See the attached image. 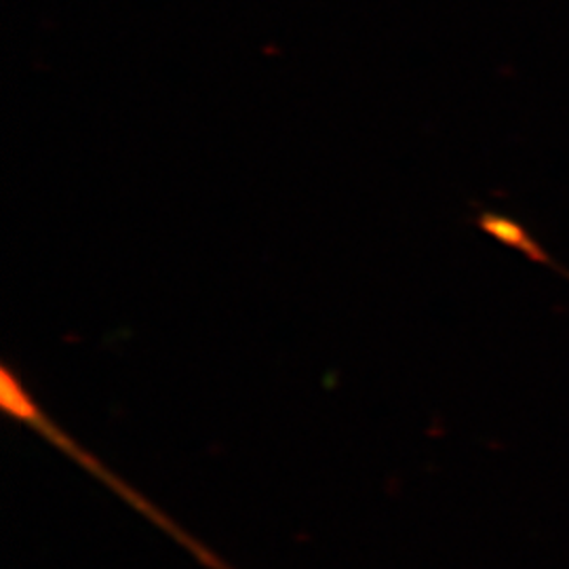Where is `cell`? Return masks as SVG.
Here are the masks:
<instances>
[]
</instances>
